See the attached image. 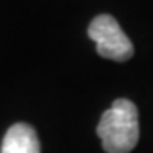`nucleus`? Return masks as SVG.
Wrapping results in <instances>:
<instances>
[{
    "instance_id": "7ed1b4c3",
    "label": "nucleus",
    "mask_w": 153,
    "mask_h": 153,
    "mask_svg": "<svg viewBox=\"0 0 153 153\" xmlns=\"http://www.w3.org/2000/svg\"><path fill=\"white\" fill-rule=\"evenodd\" d=\"M0 153H41L39 138L29 124L17 123L5 133Z\"/></svg>"
},
{
    "instance_id": "f257e3e1",
    "label": "nucleus",
    "mask_w": 153,
    "mask_h": 153,
    "mask_svg": "<svg viewBox=\"0 0 153 153\" xmlns=\"http://www.w3.org/2000/svg\"><path fill=\"white\" fill-rule=\"evenodd\" d=\"M97 136L107 153H129L140 140L136 105L128 99H116L99 121Z\"/></svg>"
},
{
    "instance_id": "f03ea898",
    "label": "nucleus",
    "mask_w": 153,
    "mask_h": 153,
    "mask_svg": "<svg viewBox=\"0 0 153 153\" xmlns=\"http://www.w3.org/2000/svg\"><path fill=\"white\" fill-rule=\"evenodd\" d=\"M88 38L95 43L102 58L114 61H128L134 55V48L119 22L109 14L97 16L88 26Z\"/></svg>"
}]
</instances>
